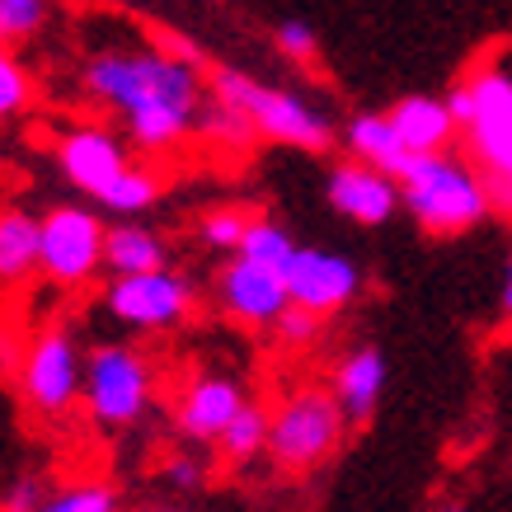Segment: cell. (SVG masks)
I'll list each match as a JSON object with an SVG mask.
<instances>
[{
  "label": "cell",
  "mask_w": 512,
  "mask_h": 512,
  "mask_svg": "<svg viewBox=\"0 0 512 512\" xmlns=\"http://www.w3.org/2000/svg\"><path fill=\"white\" fill-rule=\"evenodd\" d=\"M80 85L99 109L123 118L127 141L146 156H165L188 132H198L207 99L193 47H104L85 57Z\"/></svg>",
  "instance_id": "6da1fadb"
},
{
  "label": "cell",
  "mask_w": 512,
  "mask_h": 512,
  "mask_svg": "<svg viewBox=\"0 0 512 512\" xmlns=\"http://www.w3.org/2000/svg\"><path fill=\"white\" fill-rule=\"evenodd\" d=\"M400 207L428 235H461L494 212V188L475 165L456 160L451 151L414 156L400 170Z\"/></svg>",
  "instance_id": "7a4b0ae2"
},
{
  "label": "cell",
  "mask_w": 512,
  "mask_h": 512,
  "mask_svg": "<svg viewBox=\"0 0 512 512\" xmlns=\"http://www.w3.org/2000/svg\"><path fill=\"white\" fill-rule=\"evenodd\" d=\"M353 423L343 419L329 386H296L268 409V461L282 475H311L339 456Z\"/></svg>",
  "instance_id": "3957f363"
},
{
  "label": "cell",
  "mask_w": 512,
  "mask_h": 512,
  "mask_svg": "<svg viewBox=\"0 0 512 512\" xmlns=\"http://www.w3.org/2000/svg\"><path fill=\"white\" fill-rule=\"evenodd\" d=\"M451 118L470 146V165L489 179V188L508 193L512 188V76L498 66H480L470 80H461L447 94Z\"/></svg>",
  "instance_id": "277c9868"
},
{
  "label": "cell",
  "mask_w": 512,
  "mask_h": 512,
  "mask_svg": "<svg viewBox=\"0 0 512 512\" xmlns=\"http://www.w3.org/2000/svg\"><path fill=\"white\" fill-rule=\"evenodd\" d=\"M207 94L221 99V104H231V109H240L254 123L259 137L278 141V146H296V151H311V156L334 146V127H329V118L315 109L311 99H301L292 90H278V85H264V80L245 76L235 66L212 71Z\"/></svg>",
  "instance_id": "5b68a950"
},
{
  "label": "cell",
  "mask_w": 512,
  "mask_h": 512,
  "mask_svg": "<svg viewBox=\"0 0 512 512\" xmlns=\"http://www.w3.org/2000/svg\"><path fill=\"white\" fill-rule=\"evenodd\" d=\"M156 400V362L132 343H94L85 353V386L80 404L99 428H132L146 419Z\"/></svg>",
  "instance_id": "8992f818"
},
{
  "label": "cell",
  "mask_w": 512,
  "mask_h": 512,
  "mask_svg": "<svg viewBox=\"0 0 512 512\" xmlns=\"http://www.w3.org/2000/svg\"><path fill=\"white\" fill-rule=\"evenodd\" d=\"M104 235L109 221L99 217V207L85 202H57L38 221V273L52 287L80 292L104 273Z\"/></svg>",
  "instance_id": "52a82bcc"
},
{
  "label": "cell",
  "mask_w": 512,
  "mask_h": 512,
  "mask_svg": "<svg viewBox=\"0 0 512 512\" xmlns=\"http://www.w3.org/2000/svg\"><path fill=\"white\" fill-rule=\"evenodd\" d=\"M80 386H85V353L76 334L66 325H43L19 357V395L29 404V414L47 423L66 419L80 404Z\"/></svg>",
  "instance_id": "ba28073f"
},
{
  "label": "cell",
  "mask_w": 512,
  "mask_h": 512,
  "mask_svg": "<svg viewBox=\"0 0 512 512\" xmlns=\"http://www.w3.org/2000/svg\"><path fill=\"white\" fill-rule=\"evenodd\" d=\"M104 311L127 329L165 334L198 311V282L170 264L151 268V273H123V278H109V287H104Z\"/></svg>",
  "instance_id": "9c48e42d"
},
{
  "label": "cell",
  "mask_w": 512,
  "mask_h": 512,
  "mask_svg": "<svg viewBox=\"0 0 512 512\" xmlns=\"http://www.w3.org/2000/svg\"><path fill=\"white\" fill-rule=\"evenodd\" d=\"M212 301L226 320L245 329H273L287 306H292V292H287V278L282 268L254 264L245 254H231L226 264L217 268V282H212Z\"/></svg>",
  "instance_id": "30bf717a"
},
{
  "label": "cell",
  "mask_w": 512,
  "mask_h": 512,
  "mask_svg": "<svg viewBox=\"0 0 512 512\" xmlns=\"http://www.w3.org/2000/svg\"><path fill=\"white\" fill-rule=\"evenodd\" d=\"M292 306H306L320 320L348 311L357 296H362V268L339 254V249H320V245H296L292 264L282 268Z\"/></svg>",
  "instance_id": "8fae6325"
},
{
  "label": "cell",
  "mask_w": 512,
  "mask_h": 512,
  "mask_svg": "<svg viewBox=\"0 0 512 512\" xmlns=\"http://www.w3.org/2000/svg\"><path fill=\"white\" fill-rule=\"evenodd\" d=\"M57 165H62V179L85 198H99L104 188L113 184V174L127 170L132 156H127V141L104 123H71L57 132Z\"/></svg>",
  "instance_id": "7c38bea8"
},
{
  "label": "cell",
  "mask_w": 512,
  "mask_h": 512,
  "mask_svg": "<svg viewBox=\"0 0 512 512\" xmlns=\"http://www.w3.org/2000/svg\"><path fill=\"white\" fill-rule=\"evenodd\" d=\"M245 386L235 376L221 372H202L193 381H184V390L174 395V428L188 437V442H217L226 433V423L245 409Z\"/></svg>",
  "instance_id": "4fadbf2b"
},
{
  "label": "cell",
  "mask_w": 512,
  "mask_h": 512,
  "mask_svg": "<svg viewBox=\"0 0 512 512\" xmlns=\"http://www.w3.org/2000/svg\"><path fill=\"white\" fill-rule=\"evenodd\" d=\"M325 193H329V207H334L339 217L357 221V226H386V221L400 212V184L353 156L339 160V165L329 170Z\"/></svg>",
  "instance_id": "5bb4252c"
},
{
  "label": "cell",
  "mask_w": 512,
  "mask_h": 512,
  "mask_svg": "<svg viewBox=\"0 0 512 512\" xmlns=\"http://www.w3.org/2000/svg\"><path fill=\"white\" fill-rule=\"evenodd\" d=\"M386 353L362 343V348H348V353L334 362V376H329V390L339 400L343 419L353 428H367L381 409V395H386Z\"/></svg>",
  "instance_id": "9a60e30c"
},
{
  "label": "cell",
  "mask_w": 512,
  "mask_h": 512,
  "mask_svg": "<svg viewBox=\"0 0 512 512\" xmlns=\"http://www.w3.org/2000/svg\"><path fill=\"white\" fill-rule=\"evenodd\" d=\"M386 118L414 156L451 151V141L461 137V127L451 118V104L437 99V94H404V99H395V109H390Z\"/></svg>",
  "instance_id": "2e32d148"
},
{
  "label": "cell",
  "mask_w": 512,
  "mask_h": 512,
  "mask_svg": "<svg viewBox=\"0 0 512 512\" xmlns=\"http://www.w3.org/2000/svg\"><path fill=\"white\" fill-rule=\"evenodd\" d=\"M343 146H348V156L353 160L390 174V179H400V170L414 160V151L400 141V132L390 127L386 113H357V118H348V127H343Z\"/></svg>",
  "instance_id": "e0dca14e"
},
{
  "label": "cell",
  "mask_w": 512,
  "mask_h": 512,
  "mask_svg": "<svg viewBox=\"0 0 512 512\" xmlns=\"http://www.w3.org/2000/svg\"><path fill=\"white\" fill-rule=\"evenodd\" d=\"M38 212L5 202L0 207V287H19L38 273Z\"/></svg>",
  "instance_id": "ac0fdd59"
},
{
  "label": "cell",
  "mask_w": 512,
  "mask_h": 512,
  "mask_svg": "<svg viewBox=\"0 0 512 512\" xmlns=\"http://www.w3.org/2000/svg\"><path fill=\"white\" fill-rule=\"evenodd\" d=\"M170 264V245L165 235L141 226V221H118L104 235V268L109 278H123V273H151V268Z\"/></svg>",
  "instance_id": "d6986e66"
},
{
  "label": "cell",
  "mask_w": 512,
  "mask_h": 512,
  "mask_svg": "<svg viewBox=\"0 0 512 512\" xmlns=\"http://www.w3.org/2000/svg\"><path fill=\"white\" fill-rule=\"evenodd\" d=\"M160 193H165V174L132 160L127 170L113 174V184L94 198V207H99V212H113V217H137L146 207H156Z\"/></svg>",
  "instance_id": "ffe728a7"
},
{
  "label": "cell",
  "mask_w": 512,
  "mask_h": 512,
  "mask_svg": "<svg viewBox=\"0 0 512 512\" xmlns=\"http://www.w3.org/2000/svg\"><path fill=\"white\" fill-rule=\"evenodd\" d=\"M217 456L221 466H249V461H259L268 456V409L259 400H245V409L226 423V433L217 437Z\"/></svg>",
  "instance_id": "44dd1931"
},
{
  "label": "cell",
  "mask_w": 512,
  "mask_h": 512,
  "mask_svg": "<svg viewBox=\"0 0 512 512\" xmlns=\"http://www.w3.org/2000/svg\"><path fill=\"white\" fill-rule=\"evenodd\" d=\"M198 137H207L212 146H231V151H249L254 141H259V132H254V123H249L240 109H231V104H221V99H202V113H198Z\"/></svg>",
  "instance_id": "7402d4cb"
},
{
  "label": "cell",
  "mask_w": 512,
  "mask_h": 512,
  "mask_svg": "<svg viewBox=\"0 0 512 512\" xmlns=\"http://www.w3.org/2000/svg\"><path fill=\"white\" fill-rule=\"evenodd\" d=\"M235 254H245V259L268 264V268H287V264H292V254H296V240H292V231H287V226H278L273 217H254Z\"/></svg>",
  "instance_id": "603a6c76"
},
{
  "label": "cell",
  "mask_w": 512,
  "mask_h": 512,
  "mask_svg": "<svg viewBox=\"0 0 512 512\" xmlns=\"http://www.w3.org/2000/svg\"><path fill=\"white\" fill-rule=\"evenodd\" d=\"M52 0H0V47H24L47 29Z\"/></svg>",
  "instance_id": "cb8c5ba5"
},
{
  "label": "cell",
  "mask_w": 512,
  "mask_h": 512,
  "mask_svg": "<svg viewBox=\"0 0 512 512\" xmlns=\"http://www.w3.org/2000/svg\"><path fill=\"white\" fill-rule=\"evenodd\" d=\"M33 109V76L15 47H0V123L24 118Z\"/></svg>",
  "instance_id": "d4e9b609"
},
{
  "label": "cell",
  "mask_w": 512,
  "mask_h": 512,
  "mask_svg": "<svg viewBox=\"0 0 512 512\" xmlns=\"http://www.w3.org/2000/svg\"><path fill=\"white\" fill-rule=\"evenodd\" d=\"M249 221L254 217H249L245 207H212V212L198 217V240L207 249H217V254H235L249 231Z\"/></svg>",
  "instance_id": "484cf974"
},
{
  "label": "cell",
  "mask_w": 512,
  "mask_h": 512,
  "mask_svg": "<svg viewBox=\"0 0 512 512\" xmlns=\"http://www.w3.org/2000/svg\"><path fill=\"white\" fill-rule=\"evenodd\" d=\"M273 47H278L282 57L292 66H315L320 62V38L306 19H282L278 29H273Z\"/></svg>",
  "instance_id": "4316f807"
},
{
  "label": "cell",
  "mask_w": 512,
  "mask_h": 512,
  "mask_svg": "<svg viewBox=\"0 0 512 512\" xmlns=\"http://www.w3.org/2000/svg\"><path fill=\"white\" fill-rule=\"evenodd\" d=\"M320 329H325V320H320L315 311H306V306H287V311L273 320V339H278L282 348L301 353V348H311V343L320 339Z\"/></svg>",
  "instance_id": "83f0119b"
},
{
  "label": "cell",
  "mask_w": 512,
  "mask_h": 512,
  "mask_svg": "<svg viewBox=\"0 0 512 512\" xmlns=\"http://www.w3.org/2000/svg\"><path fill=\"white\" fill-rule=\"evenodd\" d=\"M38 512H118V494L109 484H76L66 494L47 498Z\"/></svg>",
  "instance_id": "f1b7e54d"
},
{
  "label": "cell",
  "mask_w": 512,
  "mask_h": 512,
  "mask_svg": "<svg viewBox=\"0 0 512 512\" xmlns=\"http://www.w3.org/2000/svg\"><path fill=\"white\" fill-rule=\"evenodd\" d=\"M160 475H165V484H174V489H202L207 466H202L193 451H179V456H170V461L160 466Z\"/></svg>",
  "instance_id": "f546056e"
},
{
  "label": "cell",
  "mask_w": 512,
  "mask_h": 512,
  "mask_svg": "<svg viewBox=\"0 0 512 512\" xmlns=\"http://www.w3.org/2000/svg\"><path fill=\"white\" fill-rule=\"evenodd\" d=\"M0 508H5V512H38L43 503H38V489H33L29 480H19L15 489L5 494V503H0Z\"/></svg>",
  "instance_id": "4dcf8cb0"
},
{
  "label": "cell",
  "mask_w": 512,
  "mask_h": 512,
  "mask_svg": "<svg viewBox=\"0 0 512 512\" xmlns=\"http://www.w3.org/2000/svg\"><path fill=\"white\" fill-rule=\"evenodd\" d=\"M498 311H503V320H512V259H508V273H503V292H498Z\"/></svg>",
  "instance_id": "1f68e13d"
},
{
  "label": "cell",
  "mask_w": 512,
  "mask_h": 512,
  "mask_svg": "<svg viewBox=\"0 0 512 512\" xmlns=\"http://www.w3.org/2000/svg\"><path fill=\"white\" fill-rule=\"evenodd\" d=\"M494 207H503V212H512V188H508V193H498V198H494Z\"/></svg>",
  "instance_id": "d6a6232c"
},
{
  "label": "cell",
  "mask_w": 512,
  "mask_h": 512,
  "mask_svg": "<svg viewBox=\"0 0 512 512\" xmlns=\"http://www.w3.org/2000/svg\"><path fill=\"white\" fill-rule=\"evenodd\" d=\"M132 512H184V508H165V503H151V508H132Z\"/></svg>",
  "instance_id": "836d02e7"
},
{
  "label": "cell",
  "mask_w": 512,
  "mask_h": 512,
  "mask_svg": "<svg viewBox=\"0 0 512 512\" xmlns=\"http://www.w3.org/2000/svg\"><path fill=\"white\" fill-rule=\"evenodd\" d=\"M442 512H466V508H456V503H451V508H442Z\"/></svg>",
  "instance_id": "e575fe53"
}]
</instances>
